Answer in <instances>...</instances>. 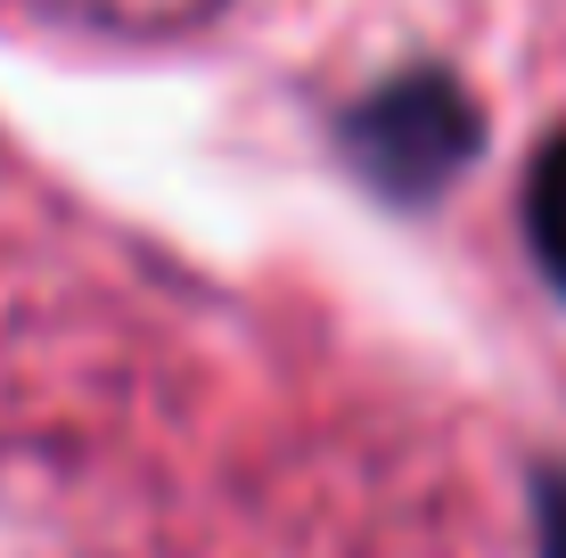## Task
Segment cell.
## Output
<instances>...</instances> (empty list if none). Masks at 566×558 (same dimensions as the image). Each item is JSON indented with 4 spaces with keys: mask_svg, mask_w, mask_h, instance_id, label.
<instances>
[{
    "mask_svg": "<svg viewBox=\"0 0 566 558\" xmlns=\"http://www.w3.org/2000/svg\"><path fill=\"white\" fill-rule=\"evenodd\" d=\"M525 246H534L542 280L566 296V131L542 140L534 172H525Z\"/></svg>",
    "mask_w": 566,
    "mask_h": 558,
    "instance_id": "cell-2",
    "label": "cell"
},
{
    "mask_svg": "<svg viewBox=\"0 0 566 558\" xmlns=\"http://www.w3.org/2000/svg\"><path fill=\"white\" fill-rule=\"evenodd\" d=\"M534 550L566 558V468H534Z\"/></svg>",
    "mask_w": 566,
    "mask_h": 558,
    "instance_id": "cell-3",
    "label": "cell"
},
{
    "mask_svg": "<svg viewBox=\"0 0 566 558\" xmlns=\"http://www.w3.org/2000/svg\"><path fill=\"white\" fill-rule=\"evenodd\" d=\"M345 157L386 206H427L476 165L484 148V115L443 66H402L378 91H361L337 124Z\"/></svg>",
    "mask_w": 566,
    "mask_h": 558,
    "instance_id": "cell-1",
    "label": "cell"
}]
</instances>
